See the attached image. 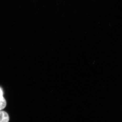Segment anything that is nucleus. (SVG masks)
Instances as JSON below:
<instances>
[{
    "mask_svg": "<svg viewBox=\"0 0 122 122\" xmlns=\"http://www.w3.org/2000/svg\"><path fill=\"white\" fill-rule=\"evenodd\" d=\"M9 117L5 112L0 111V122H9Z\"/></svg>",
    "mask_w": 122,
    "mask_h": 122,
    "instance_id": "f257e3e1",
    "label": "nucleus"
},
{
    "mask_svg": "<svg viewBox=\"0 0 122 122\" xmlns=\"http://www.w3.org/2000/svg\"><path fill=\"white\" fill-rule=\"evenodd\" d=\"M3 91L0 88V98L3 97Z\"/></svg>",
    "mask_w": 122,
    "mask_h": 122,
    "instance_id": "7ed1b4c3",
    "label": "nucleus"
},
{
    "mask_svg": "<svg viewBox=\"0 0 122 122\" xmlns=\"http://www.w3.org/2000/svg\"><path fill=\"white\" fill-rule=\"evenodd\" d=\"M7 105L6 100L4 97L0 98V111L4 109Z\"/></svg>",
    "mask_w": 122,
    "mask_h": 122,
    "instance_id": "f03ea898",
    "label": "nucleus"
}]
</instances>
